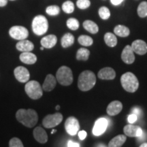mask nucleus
Wrapping results in <instances>:
<instances>
[{"instance_id":"obj_1","label":"nucleus","mask_w":147,"mask_h":147,"mask_svg":"<svg viewBox=\"0 0 147 147\" xmlns=\"http://www.w3.org/2000/svg\"><path fill=\"white\" fill-rule=\"evenodd\" d=\"M16 118L18 122L29 128L34 127L38 121V114L33 109H19L16 113Z\"/></svg>"},{"instance_id":"obj_2","label":"nucleus","mask_w":147,"mask_h":147,"mask_svg":"<svg viewBox=\"0 0 147 147\" xmlns=\"http://www.w3.org/2000/svg\"><path fill=\"white\" fill-rule=\"evenodd\" d=\"M96 77L91 71H84L80 74L78 80V87L82 91L91 90L95 86Z\"/></svg>"},{"instance_id":"obj_3","label":"nucleus","mask_w":147,"mask_h":147,"mask_svg":"<svg viewBox=\"0 0 147 147\" xmlns=\"http://www.w3.org/2000/svg\"><path fill=\"white\" fill-rule=\"evenodd\" d=\"M121 83L123 89L129 93H134L136 91L139 87L138 80L131 72H126L122 75Z\"/></svg>"},{"instance_id":"obj_4","label":"nucleus","mask_w":147,"mask_h":147,"mask_svg":"<svg viewBox=\"0 0 147 147\" xmlns=\"http://www.w3.org/2000/svg\"><path fill=\"white\" fill-rule=\"evenodd\" d=\"M49 29L48 20L45 16L38 15L33 19L32 30L37 36H42L47 33Z\"/></svg>"},{"instance_id":"obj_5","label":"nucleus","mask_w":147,"mask_h":147,"mask_svg":"<svg viewBox=\"0 0 147 147\" xmlns=\"http://www.w3.org/2000/svg\"><path fill=\"white\" fill-rule=\"evenodd\" d=\"M56 78L61 85L69 86L73 82L72 71L67 66H61L57 71Z\"/></svg>"},{"instance_id":"obj_6","label":"nucleus","mask_w":147,"mask_h":147,"mask_svg":"<svg viewBox=\"0 0 147 147\" xmlns=\"http://www.w3.org/2000/svg\"><path fill=\"white\" fill-rule=\"evenodd\" d=\"M25 90L27 95L32 100H38L43 95L42 88L39 82L36 80L27 82L25 84Z\"/></svg>"},{"instance_id":"obj_7","label":"nucleus","mask_w":147,"mask_h":147,"mask_svg":"<svg viewBox=\"0 0 147 147\" xmlns=\"http://www.w3.org/2000/svg\"><path fill=\"white\" fill-rule=\"evenodd\" d=\"M63 120V115L59 113L53 115H48L42 121V125L46 128H53L61 123Z\"/></svg>"},{"instance_id":"obj_8","label":"nucleus","mask_w":147,"mask_h":147,"mask_svg":"<svg viewBox=\"0 0 147 147\" xmlns=\"http://www.w3.org/2000/svg\"><path fill=\"white\" fill-rule=\"evenodd\" d=\"M11 38L18 40H25L29 36V32L27 28L23 26H13L9 30Z\"/></svg>"},{"instance_id":"obj_9","label":"nucleus","mask_w":147,"mask_h":147,"mask_svg":"<svg viewBox=\"0 0 147 147\" xmlns=\"http://www.w3.org/2000/svg\"><path fill=\"white\" fill-rule=\"evenodd\" d=\"M65 129L67 133L71 136H75L80 129V125L78 119L74 117H69L66 119Z\"/></svg>"},{"instance_id":"obj_10","label":"nucleus","mask_w":147,"mask_h":147,"mask_svg":"<svg viewBox=\"0 0 147 147\" xmlns=\"http://www.w3.org/2000/svg\"><path fill=\"white\" fill-rule=\"evenodd\" d=\"M108 125V121L106 118H100L95 121L93 128V134L94 136H99L106 131Z\"/></svg>"},{"instance_id":"obj_11","label":"nucleus","mask_w":147,"mask_h":147,"mask_svg":"<svg viewBox=\"0 0 147 147\" xmlns=\"http://www.w3.org/2000/svg\"><path fill=\"white\" fill-rule=\"evenodd\" d=\"M14 76L18 82L25 83L29 81L30 78V74L28 69L23 66H18L14 69Z\"/></svg>"},{"instance_id":"obj_12","label":"nucleus","mask_w":147,"mask_h":147,"mask_svg":"<svg viewBox=\"0 0 147 147\" xmlns=\"http://www.w3.org/2000/svg\"><path fill=\"white\" fill-rule=\"evenodd\" d=\"M123 131L127 136L138 138L142 135L143 130L140 127L130 124L124 127Z\"/></svg>"},{"instance_id":"obj_13","label":"nucleus","mask_w":147,"mask_h":147,"mask_svg":"<svg viewBox=\"0 0 147 147\" xmlns=\"http://www.w3.org/2000/svg\"><path fill=\"white\" fill-rule=\"evenodd\" d=\"M121 59L123 61L127 64H131L134 63L135 61V56H134V51L132 50L131 46L127 45L124 48L121 53Z\"/></svg>"},{"instance_id":"obj_14","label":"nucleus","mask_w":147,"mask_h":147,"mask_svg":"<svg viewBox=\"0 0 147 147\" xmlns=\"http://www.w3.org/2000/svg\"><path fill=\"white\" fill-rule=\"evenodd\" d=\"M131 49L134 52L138 55H143L147 53V45L142 40H136L133 42L131 45Z\"/></svg>"},{"instance_id":"obj_15","label":"nucleus","mask_w":147,"mask_h":147,"mask_svg":"<svg viewBox=\"0 0 147 147\" xmlns=\"http://www.w3.org/2000/svg\"><path fill=\"white\" fill-rule=\"evenodd\" d=\"M123 109L122 103L119 101H113L108 104L107 109V113L110 116H115L120 113Z\"/></svg>"},{"instance_id":"obj_16","label":"nucleus","mask_w":147,"mask_h":147,"mask_svg":"<svg viewBox=\"0 0 147 147\" xmlns=\"http://www.w3.org/2000/svg\"><path fill=\"white\" fill-rule=\"evenodd\" d=\"M34 138L41 144H45L48 141V136L47 132L41 127H36L34 130Z\"/></svg>"},{"instance_id":"obj_17","label":"nucleus","mask_w":147,"mask_h":147,"mask_svg":"<svg viewBox=\"0 0 147 147\" xmlns=\"http://www.w3.org/2000/svg\"><path fill=\"white\" fill-rule=\"evenodd\" d=\"M98 77L102 80H113L116 77V72L111 67H104L98 72Z\"/></svg>"},{"instance_id":"obj_18","label":"nucleus","mask_w":147,"mask_h":147,"mask_svg":"<svg viewBox=\"0 0 147 147\" xmlns=\"http://www.w3.org/2000/svg\"><path fill=\"white\" fill-rule=\"evenodd\" d=\"M16 48L18 51L23 52H31L34 49V45L32 42L29 40H20L16 44Z\"/></svg>"},{"instance_id":"obj_19","label":"nucleus","mask_w":147,"mask_h":147,"mask_svg":"<svg viewBox=\"0 0 147 147\" xmlns=\"http://www.w3.org/2000/svg\"><path fill=\"white\" fill-rule=\"evenodd\" d=\"M57 42V38L55 35H49L44 37L40 41L41 45L46 49H51L56 45Z\"/></svg>"},{"instance_id":"obj_20","label":"nucleus","mask_w":147,"mask_h":147,"mask_svg":"<svg viewBox=\"0 0 147 147\" xmlns=\"http://www.w3.org/2000/svg\"><path fill=\"white\" fill-rule=\"evenodd\" d=\"M56 78L52 74H48L42 85V89L45 91H51L55 89L56 86Z\"/></svg>"},{"instance_id":"obj_21","label":"nucleus","mask_w":147,"mask_h":147,"mask_svg":"<svg viewBox=\"0 0 147 147\" xmlns=\"http://www.w3.org/2000/svg\"><path fill=\"white\" fill-rule=\"evenodd\" d=\"M20 60L28 65H32L37 61V57L34 53L30 52H23L20 55Z\"/></svg>"},{"instance_id":"obj_22","label":"nucleus","mask_w":147,"mask_h":147,"mask_svg":"<svg viewBox=\"0 0 147 147\" xmlns=\"http://www.w3.org/2000/svg\"><path fill=\"white\" fill-rule=\"evenodd\" d=\"M127 138L124 135H119L110 141L108 147H121L126 141Z\"/></svg>"},{"instance_id":"obj_23","label":"nucleus","mask_w":147,"mask_h":147,"mask_svg":"<svg viewBox=\"0 0 147 147\" xmlns=\"http://www.w3.org/2000/svg\"><path fill=\"white\" fill-rule=\"evenodd\" d=\"M83 27L87 32L93 34H95L98 32L99 28L97 25L93 21H90V20H87L84 21L83 23Z\"/></svg>"},{"instance_id":"obj_24","label":"nucleus","mask_w":147,"mask_h":147,"mask_svg":"<svg viewBox=\"0 0 147 147\" xmlns=\"http://www.w3.org/2000/svg\"><path fill=\"white\" fill-rule=\"evenodd\" d=\"M74 42V37L72 34L67 33L64 34L61 40V44L63 48H67L71 47Z\"/></svg>"},{"instance_id":"obj_25","label":"nucleus","mask_w":147,"mask_h":147,"mask_svg":"<svg viewBox=\"0 0 147 147\" xmlns=\"http://www.w3.org/2000/svg\"><path fill=\"white\" fill-rule=\"evenodd\" d=\"M114 32L116 35L118 36L122 37V38H125L127 37L130 34V31L128 27H127L124 25H117L114 29Z\"/></svg>"},{"instance_id":"obj_26","label":"nucleus","mask_w":147,"mask_h":147,"mask_svg":"<svg viewBox=\"0 0 147 147\" xmlns=\"http://www.w3.org/2000/svg\"><path fill=\"white\" fill-rule=\"evenodd\" d=\"M105 43L110 47H115L117 45V38L115 34L108 32L104 36Z\"/></svg>"},{"instance_id":"obj_27","label":"nucleus","mask_w":147,"mask_h":147,"mask_svg":"<svg viewBox=\"0 0 147 147\" xmlns=\"http://www.w3.org/2000/svg\"><path fill=\"white\" fill-rule=\"evenodd\" d=\"M90 51L84 48H80L76 53V59L79 61H87L89 57Z\"/></svg>"},{"instance_id":"obj_28","label":"nucleus","mask_w":147,"mask_h":147,"mask_svg":"<svg viewBox=\"0 0 147 147\" xmlns=\"http://www.w3.org/2000/svg\"><path fill=\"white\" fill-rule=\"evenodd\" d=\"M78 41L80 45L84 46V47H90L93 43V40L91 37L85 36V35H82L79 37Z\"/></svg>"},{"instance_id":"obj_29","label":"nucleus","mask_w":147,"mask_h":147,"mask_svg":"<svg viewBox=\"0 0 147 147\" xmlns=\"http://www.w3.org/2000/svg\"><path fill=\"white\" fill-rule=\"evenodd\" d=\"M138 14L140 17L144 18L147 16V2L142 1L140 3L137 9Z\"/></svg>"},{"instance_id":"obj_30","label":"nucleus","mask_w":147,"mask_h":147,"mask_svg":"<svg viewBox=\"0 0 147 147\" xmlns=\"http://www.w3.org/2000/svg\"><path fill=\"white\" fill-rule=\"evenodd\" d=\"M62 10L67 14L72 13L74 10V4L72 1H66L62 5Z\"/></svg>"},{"instance_id":"obj_31","label":"nucleus","mask_w":147,"mask_h":147,"mask_svg":"<svg viewBox=\"0 0 147 147\" xmlns=\"http://www.w3.org/2000/svg\"><path fill=\"white\" fill-rule=\"evenodd\" d=\"M66 25L67 27L71 30H77L79 28V21L76 18H70L66 22Z\"/></svg>"},{"instance_id":"obj_32","label":"nucleus","mask_w":147,"mask_h":147,"mask_svg":"<svg viewBox=\"0 0 147 147\" xmlns=\"http://www.w3.org/2000/svg\"><path fill=\"white\" fill-rule=\"evenodd\" d=\"M46 12L50 16H57L59 14L60 8L58 5H49L46 9Z\"/></svg>"},{"instance_id":"obj_33","label":"nucleus","mask_w":147,"mask_h":147,"mask_svg":"<svg viewBox=\"0 0 147 147\" xmlns=\"http://www.w3.org/2000/svg\"><path fill=\"white\" fill-rule=\"evenodd\" d=\"M99 15L103 20H107L110 16V12L109 9L105 6H102L99 9Z\"/></svg>"},{"instance_id":"obj_34","label":"nucleus","mask_w":147,"mask_h":147,"mask_svg":"<svg viewBox=\"0 0 147 147\" xmlns=\"http://www.w3.org/2000/svg\"><path fill=\"white\" fill-rule=\"evenodd\" d=\"M76 5L78 8L84 10V9L89 8L91 5V2L89 0H78L76 1Z\"/></svg>"},{"instance_id":"obj_35","label":"nucleus","mask_w":147,"mask_h":147,"mask_svg":"<svg viewBox=\"0 0 147 147\" xmlns=\"http://www.w3.org/2000/svg\"><path fill=\"white\" fill-rule=\"evenodd\" d=\"M9 147H24V146L19 138H13L9 142Z\"/></svg>"},{"instance_id":"obj_36","label":"nucleus","mask_w":147,"mask_h":147,"mask_svg":"<svg viewBox=\"0 0 147 147\" xmlns=\"http://www.w3.org/2000/svg\"><path fill=\"white\" fill-rule=\"evenodd\" d=\"M137 119H138L137 115H134V114H131V115H129V117H128V118H127L128 122L130 124L134 123H135L136 121H137Z\"/></svg>"},{"instance_id":"obj_37","label":"nucleus","mask_w":147,"mask_h":147,"mask_svg":"<svg viewBox=\"0 0 147 147\" xmlns=\"http://www.w3.org/2000/svg\"><path fill=\"white\" fill-rule=\"evenodd\" d=\"M78 137L81 140L85 139V138L87 137V132L85 131H80L78 132Z\"/></svg>"},{"instance_id":"obj_38","label":"nucleus","mask_w":147,"mask_h":147,"mask_svg":"<svg viewBox=\"0 0 147 147\" xmlns=\"http://www.w3.org/2000/svg\"><path fill=\"white\" fill-rule=\"evenodd\" d=\"M67 147H80V145H79L78 143L69 140L68 141V142H67Z\"/></svg>"},{"instance_id":"obj_39","label":"nucleus","mask_w":147,"mask_h":147,"mask_svg":"<svg viewBox=\"0 0 147 147\" xmlns=\"http://www.w3.org/2000/svg\"><path fill=\"white\" fill-rule=\"evenodd\" d=\"M131 112H132V114H134V115H137V117L138 116H140L141 115V110H140L138 108H132Z\"/></svg>"},{"instance_id":"obj_40","label":"nucleus","mask_w":147,"mask_h":147,"mask_svg":"<svg viewBox=\"0 0 147 147\" xmlns=\"http://www.w3.org/2000/svg\"><path fill=\"white\" fill-rule=\"evenodd\" d=\"M138 140L140 141V142H142V141L145 140L146 139V134L145 133L144 131H143L142 135H141L140 136L138 137Z\"/></svg>"},{"instance_id":"obj_41","label":"nucleus","mask_w":147,"mask_h":147,"mask_svg":"<svg viewBox=\"0 0 147 147\" xmlns=\"http://www.w3.org/2000/svg\"><path fill=\"white\" fill-rule=\"evenodd\" d=\"M123 1L124 0H110L111 3L115 5H118L119 4H121Z\"/></svg>"},{"instance_id":"obj_42","label":"nucleus","mask_w":147,"mask_h":147,"mask_svg":"<svg viewBox=\"0 0 147 147\" xmlns=\"http://www.w3.org/2000/svg\"><path fill=\"white\" fill-rule=\"evenodd\" d=\"M8 3V0H0V7H3Z\"/></svg>"},{"instance_id":"obj_43","label":"nucleus","mask_w":147,"mask_h":147,"mask_svg":"<svg viewBox=\"0 0 147 147\" xmlns=\"http://www.w3.org/2000/svg\"><path fill=\"white\" fill-rule=\"evenodd\" d=\"M140 147H147V143H143L140 146Z\"/></svg>"},{"instance_id":"obj_44","label":"nucleus","mask_w":147,"mask_h":147,"mask_svg":"<svg viewBox=\"0 0 147 147\" xmlns=\"http://www.w3.org/2000/svg\"><path fill=\"white\" fill-rule=\"evenodd\" d=\"M97 147H107V146H105V145L103 144H100L97 145Z\"/></svg>"},{"instance_id":"obj_45","label":"nucleus","mask_w":147,"mask_h":147,"mask_svg":"<svg viewBox=\"0 0 147 147\" xmlns=\"http://www.w3.org/2000/svg\"><path fill=\"white\" fill-rule=\"evenodd\" d=\"M56 131H57V130H56V129H53V131H52V132H51V134H53L54 133H55V132H56Z\"/></svg>"},{"instance_id":"obj_46","label":"nucleus","mask_w":147,"mask_h":147,"mask_svg":"<svg viewBox=\"0 0 147 147\" xmlns=\"http://www.w3.org/2000/svg\"><path fill=\"white\" fill-rule=\"evenodd\" d=\"M60 108V106H56V110H59Z\"/></svg>"},{"instance_id":"obj_47","label":"nucleus","mask_w":147,"mask_h":147,"mask_svg":"<svg viewBox=\"0 0 147 147\" xmlns=\"http://www.w3.org/2000/svg\"><path fill=\"white\" fill-rule=\"evenodd\" d=\"M40 50H41V51H42V50H44V47H42L41 48H40Z\"/></svg>"},{"instance_id":"obj_48","label":"nucleus","mask_w":147,"mask_h":147,"mask_svg":"<svg viewBox=\"0 0 147 147\" xmlns=\"http://www.w3.org/2000/svg\"><path fill=\"white\" fill-rule=\"evenodd\" d=\"M11 1H14V0H11Z\"/></svg>"}]
</instances>
